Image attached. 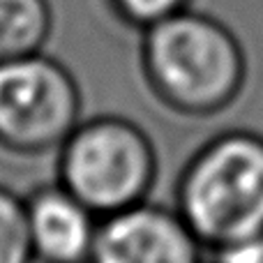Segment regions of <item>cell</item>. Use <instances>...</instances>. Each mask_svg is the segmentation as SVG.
<instances>
[{
    "instance_id": "6da1fadb",
    "label": "cell",
    "mask_w": 263,
    "mask_h": 263,
    "mask_svg": "<svg viewBox=\"0 0 263 263\" xmlns=\"http://www.w3.org/2000/svg\"><path fill=\"white\" fill-rule=\"evenodd\" d=\"M141 67L153 92L182 116H215L231 106L247 77L245 51L217 18L192 9L148 28Z\"/></svg>"
},
{
    "instance_id": "7a4b0ae2",
    "label": "cell",
    "mask_w": 263,
    "mask_h": 263,
    "mask_svg": "<svg viewBox=\"0 0 263 263\" xmlns=\"http://www.w3.org/2000/svg\"><path fill=\"white\" fill-rule=\"evenodd\" d=\"M176 210L210 252L263 238V136L233 129L201 145L178 180Z\"/></svg>"
},
{
    "instance_id": "3957f363",
    "label": "cell",
    "mask_w": 263,
    "mask_h": 263,
    "mask_svg": "<svg viewBox=\"0 0 263 263\" xmlns=\"http://www.w3.org/2000/svg\"><path fill=\"white\" fill-rule=\"evenodd\" d=\"M58 153L60 185L100 219L143 203L157 178L150 136L120 116L79 123Z\"/></svg>"
},
{
    "instance_id": "277c9868",
    "label": "cell",
    "mask_w": 263,
    "mask_h": 263,
    "mask_svg": "<svg viewBox=\"0 0 263 263\" xmlns=\"http://www.w3.org/2000/svg\"><path fill=\"white\" fill-rule=\"evenodd\" d=\"M83 92L44 53L0 63V145L23 155L60 148L81 123Z\"/></svg>"
},
{
    "instance_id": "5b68a950",
    "label": "cell",
    "mask_w": 263,
    "mask_h": 263,
    "mask_svg": "<svg viewBox=\"0 0 263 263\" xmlns=\"http://www.w3.org/2000/svg\"><path fill=\"white\" fill-rule=\"evenodd\" d=\"M203 250L178 210L143 201L100 219L88 263H203Z\"/></svg>"
},
{
    "instance_id": "8992f818",
    "label": "cell",
    "mask_w": 263,
    "mask_h": 263,
    "mask_svg": "<svg viewBox=\"0 0 263 263\" xmlns=\"http://www.w3.org/2000/svg\"><path fill=\"white\" fill-rule=\"evenodd\" d=\"M32 254L42 263H88L100 217L63 185L37 190L26 201Z\"/></svg>"
},
{
    "instance_id": "52a82bcc",
    "label": "cell",
    "mask_w": 263,
    "mask_h": 263,
    "mask_svg": "<svg viewBox=\"0 0 263 263\" xmlns=\"http://www.w3.org/2000/svg\"><path fill=\"white\" fill-rule=\"evenodd\" d=\"M49 28L46 0H0V63L40 53Z\"/></svg>"
},
{
    "instance_id": "ba28073f",
    "label": "cell",
    "mask_w": 263,
    "mask_h": 263,
    "mask_svg": "<svg viewBox=\"0 0 263 263\" xmlns=\"http://www.w3.org/2000/svg\"><path fill=\"white\" fill-rule=\"evenodd\" d=\"M26 201L0 187V263H32Z\"/></svg>"
},
{
    "instance_id": "9c48e42d",
    "label": "cell",
    "mask_w": 263,
    "mask_h": 263,
    "mask_svg": "<svg viewBox=\"0 0 263 263\" xmlns=\"http://www.w3.org/2000/svg\"><path fill=\"white\" fill-rule=\"evenodd\" d=\"M114 9L134 30H148L187 9L190 0H111Z\"/></svg>"
},
{
    "instance_id": "30bf717a",
    "label": "cell",
    "mask_w": 263,
    "mask_h": 263,
    "mask_svg": "<svg viewBox=\"0 0 263 263\" xmlns=\"http://www.w3.org/2000/svg\"><path fill=\"white\" fill-rule=\"evenodd\" d=\"M210 263H263V238L245 240L213 252Z\"/></svg>"
}]
</instances>
